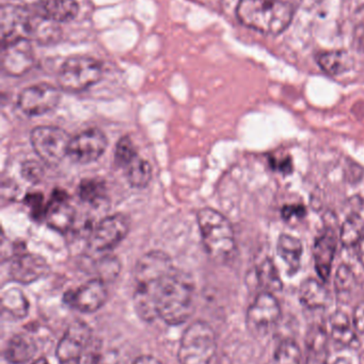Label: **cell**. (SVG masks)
I'll list each match as a JSON object with an SVG mask.
<instances>
[{
  "label": "cell",
  "instance_id": "24",
  "mask_svg": "<svg viewBox=\"0 0 364 364\" xmlns=\"http://www.w3.org/2000/svg\"><path fill=\"white\" fill-rule=\"evenodd\" d=\"M1 309L10 318H24L29 311L27 297L19 289H9L1 295Z\"/></svg>",
  "mask_w": 364,
  "mask_h": 364
},
{
  "label": "cell",
  "instance_id": "3",
  "mask_svg": "<svg viewBox=\"0 0 364 364\" xmlns=\"http://www.w3.org/2000/svg\"><path fill=\"white\" fill-rule=\"evenodd\" d=\"M197 220L207 254L218 260L229 258L235 250V235L228 218L212 208H203Z\"/></svg>",
  "mask_w": 364,
  "mask_h": 364
},
{
  "label": "cell",
  "instance_id": "25",
  "mask_svg": "<svg viewBox=\"0 0 364 364\" xmlns=\"http://www.w3.org/2000/svg\"><path fill=\"white\" fill-rule=\"evenodd\" d=\"M128 183L136 188H143L149 186L152 181V166L147 160L137 155L125 168H123Z\"/></svg>",
  "mask_w": 364,
  "mask_h": 364
},
{
  "label": "cell",
  "instance_id": "23",
  "mask_svg": "<svg viewBox=\"0 0 364 364\" xmlns=\"http://www.w3.org/2000/svg\"><path fill=\"white\" fill-rule=\"evenodd\" d=\"M337 296L341 303H350L358 290L356 276L348 265H340L335 279Z\"/></svg>",
  "mask_w": 364,
  "mask_h": 364
},
{
  "label": "cell",
  "instance_id": "1",
  "mask_svg": "<svg viewBox=\"0 0 364 364\" xmlns=\"http://www.w3.org/2000/svg\"><path fill=\"white\" fill-rule=\"evenodd\" d=\"M194 293L192 277L173 267L166 252L152 250L137 262L134 301L142 320L160 318L171 326L183 324L194 311Z\"/></svg>",
  "mask_w": 364,
  "mask_h": 364
},
{
  "label": "cell",
  "instance_id": "27",
  "mask_svg": "<svg viewBox=\"0 0 364 364\" xmlns=\"http://www.w3.org/2000/svg\"><path fill=\"white\" fill-rule=\"evenodd\" d=\"M364 235V220L359 214H352L346 218L340 231V241L344 247L358 245Z\"/></svg>",
  "mask_w": 364,
  "mask_h": 364
},
{
  "label": "cell",
  "instance_id": "37",
  "mask_svg": "<svg viewBox=\"0 0 364 364\" xmlns=\"http://www.w3.org/2000/svg\"><path fill=\"white\" fill-rule=\"evenodd\" d=\"M306 364H328L327 363V357L325 350H309V356H308Z\"/></svg>",
  "mask_w": 364,
  "mask_h": 364
},
{
  "label": "cell",
  "instance_id": "36",
  "mask_svg": "<svg viewBox=\"0 0 364 364\" xmlns=\"http://www.w3.org/2000/svg\"><path fill=\"white\" fill-rule=\"evenodd\" d=\"M306 214L305 207L303 205H286L282 209V216L284 220H291L295 218H303Z\"/></svg>",
  "mask_w": 364,
  "mask_h": 364
},
{
  "label": "cell",
  "instance_id": "9",
  "mask_svg": "<svg viewBox=\"0 0 364 364\" xmlns=\"http://www.w3.org/2000/svg\"><path fill=\"white\" fill-rule=\"evenodd\" d=\"M280 316L281 308L275 295L263 291L248 308L247 325L252 333L263 335L277 324Z\"/></svg>",
  "mask_w": 364,
  "mask_h": 364
},
{
  "label": "cell",
  "instance_id": "29",
  "mask_svg": "<svg viewBox=\"0 0 364 364\" xmlns=\"http://www.w3.org/2000/svg\"><path fill=\"white\" fill-rule=\"evenodd\" d=\"M276 364H301L303 353L296 341L286 339L280 342L275 353Z\"/></svg>",
  "mask_w": 364,
  "mask_h": 364
},
{
  "label": "cell",
  "instance_id": "10",
  "mask_svg": "<svg viewBox=\"0 0 364 364\" xmlns=\"http://www.w3.org/2000/svg\"><path fill=\"white\" fill-rule=\"evenodd\" d=\"M107 299L108 291L104 280L94 278L75 290L68 291L64 294L63 301L77 311L93 314L105 305Z\"/></svg>",
  "mask_w": 364,
  "mask_h": 364
},
{
  "label": "cell",
  "instance_id": "11",
  "mask_svg": "<svg viewBox=\"0 0 364 364\" xmlns=\"http://www.w3.org/2000/svg\"><path fill=\"white\" fill-rule=\"evenodd\" d=\"M130 231V220L123 214L107 216L94 228L90 246L96 252H107L119 245Z\"/></svg>",
  "mask_w": 364,
  "mask_h": 364
},
{
  "label": "cell",
  "instance_id": "31",
  "mask_svg": "<svg viewBox=\"0 0 364 364\" xmlns=\"http://www.w3.org/2000/svg\"><path fill=\"white\" fill-rule=\"evenodd\" d=\"M24 203L29 208L32 218L36 220L45 218L46 214L47 203H44V196L41 193L33 192L26 195Z\"/></svg>",
  "mask_w": 364,
  "mask_h": 364
},
{
  "label": "cell",
  "instance_id": "20",
  "mask_svg": "<svg viewBox=\"0 0 364 364\" xmlns=\"http://www.w3.org/2000/svg\"><path fill=\"white\" fill-rule=\"evenodd\" d=\"M278 256L288 265V273L295 274L301 267L303 247L301 240L290 235H281L278 239Z\"/></svg>",
  "mask_w": 364,
  "mask_h": 364
},
{
  "label": "cell",
  "instance_id": "2",
  "mask_svg": "<svg viewBox=\"0 0 364 364\" xmlns=\"http://www.w3.org/2000/svg\"><path fill=\"white\" fill-rule=\"evenodd\" d=\"M236 15L246 27L260 33L277 36L292 23L294 8L286 0H241Z\"/></svg>",
  "mask_w": 364,
  "mask_h": 364
},
{
  "label": "cell",
  "instance_id": "14",
  "mask_svg": "<svg viewBox=\"0 0 364 364\" xmlns=\"http://www.w3.org/2000/svg\"><path fill=\"white\" fill-rule=\"evenodd\" d=\"M49 265L43 257L36 254H19L11 262L10 276L14 282L29 284L48 274Z\"/></svg>",
  "mask_w": 364,
  "mask_h": 364
},
{
  "label": "cell",
  "instance_id": "15",
  "mask_svg": "<svg viewBox=\"0 0 364 364\" xmlns=\"http://www.w3.org/2000/svg\"><path fill=\"white\" fill-rule=\"evenodd\" d=\"M45 220L53 230L68 232L74 224L75 211L68 203V195L63 190H55L47 203Z\"/></svg>",
  "mask_w": 364,
  "mask_h": 364
},
{
  "label": "cell",
  "instance_id": "19",
  "mask_svg": "<svg viewBox=\"0 0 364 364\" xmlns=\"http://www.w3.org/2000/svg\"><path fill=\"white\" fill-rule=\"evenodd\" d=\"M328 333L331 339L343 346H352L357 342V331L348 314L336 311L328 321Z\"/></svg>",
  "mask_w": 364,
  "mask_h": 364
},
{
  "label": "cell",
  "instance_id": "4",
  "mask_svg": "<svg viewBox=\"0 0 364 364\" xmlns=\"http://www.w3.org/2000/svg\"><path fill=\"white\" fill-rule=\"evenodd\" d=\"M217 352V339L207 323L197 321L182 336L179 348L180 364H212Z\"/></svg>",
  "mask_w": 364,
  "mask_h": 364
},
{
  "label": "cell",
  "instance_id": "6",
  "mask_svg": "<svg viewBox=\"0 0 364 364\" xmlns=\"http://www.w3.org/2000/svg\"><path fill=\"white\" fill-rule=\"evenodd\" d=\"M72 138L68 132L57 126H38L32 129L30 142L41 161L56 166L68 157Z\"/></svg>",
  "mask_w": 364,
  "mask_h": 364
},
{
  "label": "cell",
  "instance_id": "21",
  "mask_svg": "<svg viewBox=\"0 0 364 364\" xmlns=\"http://www.w3.org/2000/svg\"><path fill=\"white\" fill-rule=\"evenodd\" d=\"M320 68L331 76L344 74L352 68L353 58L348 51L328 50L320 53L316 57Z\"/></svg>",
  "mask_w": 364,
  "mask_h": 364
},
{
  "label": "cell",
  "instance_id": "26",
  "mask_svg": "<svg viewBox=\"0 0 364 364\" xmlns=\"http://www.w3.org/2000/svg\"><path fill=\"white\" fill-rule=\"evenodd\" d=\"M256 277L265 292H271L274 294V293L280 292L284 288L277 267L271 258L265 259L259 265Z\"/></svg>",
  "mask_w": 364,
  "mask_h": 364
},
{
  "label": "cell",
  "instance_id": "13",
  "mask_svg": "<svg viewBox=\"0 0 364 364\" xmlns=\"http://www.w3.org/2000/svg\"><path fill=\"white\" fill-rule=\"evenodd\" d=\"M34 55L31 41L19 40L1 45V68L10 76H21L31 70Z\"/></svg>",
  "mask_w": 364,
  "mask_h": 364
},
{
  "label": "cell",
  "instance_id": "16",
  "mask_svg": "<svg viewBox=\"0 0 364 364\" xmlns=\"http://www.w3.org/2000/svg\"><path fill=\"white\" fill-rule=\"evenodd\" d=\"M338 237L331 227H327L316 237L313 245V258L318 275L324 282H328L331 267L337 250Z\"/></svg>",
  "mask_w": 364,
  "mask_h": 364
},
{
  "label": "cell",
  "instance_id": "41",
  "mask_svg": "<svg viewBox=\"0 0 364 364\" xmlns=\"http://www.w3.org/2000/svg\"><path fill=\"white\" fill-rule=\"evenodd\" d=\"M336 364H340V363H336Z\"/></svg>",
  "mask_w": 364,
  "mask_h": 364
},
{
  "label": "cell",
  "instance_id": "38",
  "mask_svg": "<svg viewBox=\"0 0 364 364\" xmlns=\"http://www.w3.org/2000/svg\"><path fill=\"white\" fill-rule=\"evenodd\" d=\"M132 364H162L155 357L152 356H140L132 363Z\"/></svg>",
  "mask_w": 364,
  "mask_h": 364
},
{
  "label": "cell",
  "instance_id": "22",
  "mask_svg": "<svg viewBox=\"0 0 364 364\" xmlns=\"http://www.w3.org/2000/svg\"><path fill=\"white\" fill-rule=\"evenodd\" d=\"M36 346L29 338L23 335H16L9 341L4 350V357L12 364L28 363L36 354Z\"/></svg>",
  "mask_w": 364,
  "mask_h": 364
},
{
  "label": "cell",
  "instance_id": "39",
  "mask_svg": "<svg viewBox=\"0 0 364 364\" xmlns=\"http://www.w3.org/2000/svg\"><path fill=\"white\" fill-rule=\"evenodd\" d=\"M357 257H358L359 262L364 267V235L358 245H357Z\"/></svg>",
  "mask_w": 364,
  "mask_h": 364
},
{
  "label": "cell",
  "instance_id": "17",
  "mask_svg": "<svg viewBox=\"0 0 364 364\" xmlns=\"http://www.w3.org/2000/svg\"><path fill=\"white\" fill-rule=\"evenodd\" d=\"M33 6L43 16L57 23L72 21L79 10L76 0H40Z\"/></svg>",
  "mask_w": 364,
  "mask_h": 364
},
{
  "label": "cell",
  "instance_id": "40",
  "mask_svg": "<svg viewBox=\"0 0 364 364\" xmlns=\"http://www.w3.org/2000/svg\"><path fill=\"white\" fill-rule=\"evenodd\" d=\"M32 364H49V363L44 358V357H42V358L36 359V360Z\"/></svg>",
  "mask_w": 364,
  "mask_h": 364
},
{
  "label": "cell",
  "instance_id": "12",
  "mask_svg": "<svg viewBox=\"0 0 364 364\" xmlns=\"http://www.w3.org/2000/svg\"><path fill=\"white\" fill-rule=\"evenodd\" d=\"M91 340V329L85 323L77 321L68 326L57 346L60 364L80 363L83 350Z\"/></svg>",
  "mask_w": 364,
  "mask_h": 364
},
{
  "label": "cell",
  "instance_id": "8",
  "mask_svg": "<svg viewBox=\"0 0 364 364\" xmlns=\"http://www.w3.org/2000/svg\"><path fill=\"white\" fill-rule=\"evenodd\" d=\"M106 134L98 128H90L73 136L68 149V157L78 164H88L100 159L106 151Z\"/></svg>",
  "mask_w": 364,
  "mask_h": 364
},
{
  "label": "cell",
  "instance_id": "34",
  "mask_svg": "<svg viewBox=\"0 0 364 364\" xmlns=\"http://www.w3.org/2000/svg\"><path fill=\"white\" fill-rule=\"evenodd\" d=\"M21 173L27 181L34 182V183L40 181L43 176L42 168L34 161L25 162L21 168Z\"/></svg>",
  "mask_w": 364,
  "mask_h": 364
},
{
  "label": "cell",
  "instance_id": "32",
  "mask_svg": "<svg viewBox=\"0 0 364 364\" xmlns=\"http://www.w3.org/2000/svg\"><path fill=\"white\" fill-rule=\"evenodd\" d=\"M100 277L102 280H111L117 277L120 272V264L115 258H108L100 263Z\"/></svg>",
  "mask_w": 364,
  "mask_h": 364
},
{
  "label": "cell",
  "instance_id": "28",
  "mask_svg": "<svg viewBox=\"0 0 364 364\" xmlns=\"http://www.w3.org/2000/svg\"><path fill=\"white\" fill-rule=\"evenodd\" d=\"M78 195L83 203L98 205L106 199V183L100 179H83L78 186Z\"/></svg>",
  "mask_w": 364,
  "mask_h": 364
},
{
  "label": "cell",
  "instance_id": "5",
  "mask_svg": "<svg viewBox=\"0 0 364 364\" xmlns=\"http://www.w3.org/2000/svg\"><path fill=\"white\" fill-rule=\"evenodd\" d=\"M103 77V65L87 55L68 58L58 73V85L63 91L83 92L98 83Z\"/></svg>",
  "mask_w": 364,
  "mask_h": 364
},
{
  "label": "cell",
  "instance_id": "30",
  "mask_svg": "<svg viewBox=\"0 0 364 364\" xmlns=\"http://www.w3.org/2000/svg\"><path fill=\"white\" fill-rule=\"evenodd\" d=\"M137 155L136 147L128 136L120 139L115 151V162L119 168H125Z\"/></svg>",
  "mask_w": 364,
  "mask_h": 364
},
{
  "label": "cell",
  "instance_id": "35",
  "mask_svg": "<svg viewBox=\"0 0 364 364\" xmlns=\"http://www.w3.org/2000/svg\"><path fill=\"white\" fill-rule=\"evenodd\" d=\"M353 325L357 333H364V303L358 304L355 308Z\"/></svg>",
  "mask_w": 364,
  "mask_h": 364
},
{
  "label": "cell",
  "instance_id": "33",
  "mask_svg": "<svg viewBox=\"0 0 364 364\" xmlns=\"http://www.w3.org/2000/svg\"><path fill=\"white\" fill-rule=\"evenodd\" d=\"M354 41L357 46L364 48V6L355 13Z\"/></svg>",
  "mask_w": 364,
  "mask_h": 364
},
{
  "label": "cell",
  "instance_id": "7",
  "mask_svg": "<svg viewBox=\"0 0 364 364\" xmlns=\"http://www.w3.org/2000/svg\"><path fill=\"white\" fill-rule=\"evenodd\" d=\"M61 100L59 90L48 83L26 87L19 94L17 107L29 117H38L53 110Z\"/></svg>",
  "mask_w": 364,
  "mask_h": 364
},
{
  "label": "cell",
  "instance_id": "18",
  "mask_svg": "<svg viewBox=\"0 0 364 364\" xmlns=\"http://www.w3.org/2000/svg\"><path fill=\"white\" fill-rule=\"evenodd\" d=\"M299 299L309 309H325L331 305V294L326 287L318 280L309 278L301 284Z\"/></svg>",
  "mask_w": 364,
  "mask_h": 364
}]
</instances>
